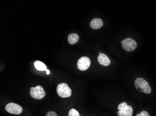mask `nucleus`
Returning a JSON list of instances; mask_svg holds the SVG:
<instances>
[{
  "mask_svg": "<svg viewBox=\"0 0 156 116\" xmlns=\"http://www.w3.org/2000/svg\"><path fill=\"white\" fill-rule=\"evenodd\" d=\"M91 65V61L89 58L86 56H83L78 60L77 62V67L80 70L84 71L87 70Z\"/></svg>",
  "mask_w": 156,
  "mask_h": 116,
  "instance_id": "7",
  "label": "nucleus"
},
{
  "mask_svg": "<svg viewBox=\"0 0 156 116\" xmlns=\"http://www.w3.org/2000/svg\"><path fill=\"white\" fill-rule=\"evenodd\" d=\"M45 91L41 85H37L35 88H30V96L35 99H42L45 97Z\"/></svg>",
  "mask_w": 156,
  "mask_h": 116,
  "instance_id": "4",
  "label": "nucleus"
},
{
  "mask_svg": "<svg viewBox=\"0 0 156 116\" xmlns=\"http://www.w3.org/2000/svg\"><path fill=\"white\" fill-rule=\"evenodd\" d=\"M46 116H58L57 114H56L54 111H50L47 112L46 114Z\"/></svg>",
  "mask_w": 156,
  "mask_h": 116,
  "instance_id": "14",
  "label": "nucleus"
},
{
  "mask_svg": "<svg viewBox=\"0 0 156 116\" xmlns=\"http://www.w3.org/2000/svg\"><path fill=\"white\" fill-rule=\"evenodd\" d=\"M103 21L100 18H94L90 22V26L94 29L100 28L103 26Z\"/></svg>",
  "mask_w": 156,
  "mask_h": 116,
  "instance_id": "9",
  "label": "nucleus"
},
{
  "mask_svg": "<svg viewBox=\"0 0 156 116\" xmlns=\"http://www.w3.org/2000/svg\"><path fill=\"white\" fill-rule=\"evenodd\" d=\"M117 112L119 116H132L133 109L132 106L128 105L125 102L121 103L118 105Z\"/></svg>",
  "mask_w": 156,
  "mask_h": 116,
  "instance_id": "3",
  "label": "nucleus"
},
{
  "mask_svg": "<svg viewBox=\"0 0 156 116\" xmlns=\"http://www.w3.org/2000/svg\"><path fill=\"white\" fill-rule=\"evenodd\" d=\"M68 116H80V114L75 109H72L69 111Z\"/></svg>",
  "mask_w": 156,
  "mask_h": 116,
  "instance_id": "12",
  "label": "nucleus"
},
{
  "mask_svg": "<svg viewBox=\"0 0 156 116\" xmlns=\"http://www.w3.org/2000/svg\"><path fill=\"white\" fill-rule=\"evenodd\" d=\"M34 66H35V68L38 71H44L47 69V68H46L45 65L40 61H37L35 62L34 63Z\"/></svg>",
  "mask_w": 156,
  "mask_h": 116,
  "instance_id": "11",
  "label": "nucleus"
},
{
  "mask_svg": "<svg viewBox=\"0 0 156 116\" xmlns=\"http://www.w3.org/2000/svg\"><path fill=\"white\" fill-rule=\"evenodd\" d=\"M121 43L122 48L128 52L133 51L137 48V43L135 40L130 38H126L122 41Z\"/></svg>",
  "mask_w": 156,
  "mask_h": 116,
  "instance_id": "5",
  "label": "nucleus"
},
{
  "mask_svg": "<svg viewBox=\"0 0 156 116\" xmlns=\"http://www.w3.org/2000/svg\"><path fill=\"white\" fill-rule=\"evenodd\" d=\"M136 88L140 92L146 94H150L151 91V88L149 83L144 78H137L134 82Z\"/></svg>",
  "mask_w": 156,
  "mask_h": 116,
  "instance_id": "1",
  "label": "nucleus"
},
{
  "mask_svg": "<svg viewBox=\"0 0 156 116\" xmlns=\"http://www.w3.org/2000/svg\"><path fill=\"white\" fill-rule=\"evenodd\" d=\"M79 40V36L78 34L73 33L70 34L68 36V42L70 45H73L78 42Z\"/></svg>",
  "mask_w": 156,
  "mask_h": 116,
  "instance_id": "10",
  "label": "nucleus"
},
{
  "mask_svg": "<svg viewBox=\"0 0 156 116\" xmlns=\"http://www.w3.org/2000/svg\"><path fill=\"white\" fill-rule=\"evenodd\" d=\"M5 110L8 113L18 115L23 112V108L18 104L9 103L6 105Z\"/></svg>",
  "mask_w": 156,
  "mask_h": 116,
  "instance_id": "6",
  "label": "nucleus"
},
{
  "mask_svg": "<svg viewBox=\"0 0 156 116\" xmlns=\"http://www.w3.org/2000/svg\"><path fill=\"white\" fill-rule=\"evenodd\" d=\"M97 60H98L99 63L103 66H109L111 63L110 59L107 55L104 54H101V53H100V54L98 56Z\"/></svg>",
  "mask_w": 156,
  "mask_h": 116,
  "instance_id": "8",
  "label": "nucleus"
},
{
  "mask_svg": "<svg viewBox=\"0 0 156 116\" xmlns=\"http://www.w3.org/2000/svg\"><path fill=\"white\" fill-rule=\"evenodd\" d=\"M136 116H150L149 114L148 113V112L146 111H143L139 113V114H137Z\"/></svg>",
  "mask_w": 156,
  "mask_h": 116,
  "instance_id": "13",
  "label": "nucleus"
},
{
  "mask_svg": "<svg viewBox=\"0 0 156 116\" xmlns=\"http://www.w3.org/2000/svg\"><path fill=\"white\" fill-rule=\"evenodd\" d=\"M46 74H47V75H49V74H50V71L49 70L46 69Z\"/></svg>",
  "mask_w": 156,
  "mask_h": 116,
  "instance_id": "15",
  "label": "nucleus"
},
{
  "mask_svg": "<svg viewBox=\"0 0 156 116\" xmlns=\"http://www.w3.org/2000/svg\"><path fill=\"white\" fill-rule=\"evenodd\" d=\"M57 92L60 97L66 98L70 97L71 96L72 91L68 85L63 83L58 85L57 88Z\"/></svg>",
  "mask_w": 156,
  "mask_h": 116,
  "instance_id": "2",
  "label": "nucleus"
}]
</instances>
